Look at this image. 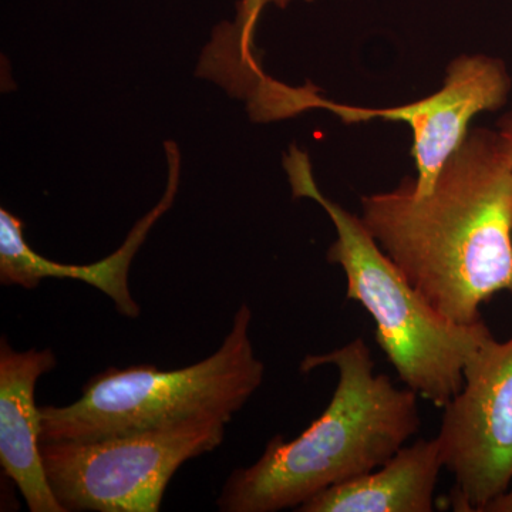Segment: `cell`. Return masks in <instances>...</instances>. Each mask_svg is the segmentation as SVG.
Wrapping results in <instances>:
<instances>
[{
	"label": "cell",
	"mask_w": 512,
	"mask_h": 512,
	"mask_svg": "<svg viewBox=\"0 0 512 512\" xmlns=\"http://www.w3.org/2000/svg\"><path fill=\"white\" fill-rule=\"evenodd\" d=\"M293 0H239L237 18L217 28L204 52L207 62L228 79L248 80L264 73L256 59L254 36L262 10L269 5L284 9ZM312 2V0H306Z\"/></svg>",
	"instance_id": "obj_11"
},
{
	"label": "cell",
	"mask_w": 512,
	"mask_h": 512,
	"mask_svg": "<svg viewBox=\"0 0 512 512\" xmlns=\"http://www.w3.org/2000/svg\"><path fill=\"white\" fill-rule=\"evenodd\" d=\"M512 80L503 60L485 55H463L448 64L439 92L414 103L389 109L343 106L315 94L312 109H325L345 121H399L412 130V157L416 190L429 192L448 158L470 133L477 114L501 109L507 103Z\"/></svg>",
	"instance_id": "obj_7"
},
{
	"label": "cell",
	"mask_w": 512,
	"mask_h": 512,
	"mask_svg": "<svg viewBox=\"0 0 512 512\" xmlns=\"http://www.w3.org/2000/svg\"><path fill=\"white\" fill-rule=\"evenodd\" d=\"M495 133L500 141L501 150L512 167V111L498 121V130Z\"/></svg>",
	"instance_id": "obj_12"
},
{
	"label": "cell",
	"mask_w": 512,
	"mask_h": 512,
	"mask_svg": "<svg viewBox=\"0 0 512 512\" xmlns=\"http://www.w3.org/2000/svg\"><path fill=\"white\" fill-rule=\"evenodd\" d=\"M228 421L192 419L89 441H42L47 480L64 511L157 512L178 468L224 443Z\"/></svg>",
	"instance_id": "obj_5"
},
{
	"label": "cell",
	"mask_w": 512,
	"mask_h": 512,
	"mask_svg": "<svg viewBox=\"0 0 512 512\" xmlns=\"http://www.w3.org/2000/svg\"><path fill=\"white\" fill-rule=\"evenodd\" d=\"M360 202L384 254L446 318L473 325L512 293V167L495 131L470 130L429 192L406 177Z\"/></svg>",
	"instance_id": "obj_1"
},
{
	"label": "cell",
	"mask_w": 512,
	"mask_h": 512,
	"mask_svg": "<svg viewBox=\"0 0 512 512\" xmlns=\"http://www.w3.org/2000/svg\"><path fill=\"white\" fill-rule=\"evenodd\" d=\"M439 440L454 511L484 512L512 484V338L488 340L444 407Z\"/></svg>",
	"instance_id": "obj_6"
},
{
	"label": "cell",
	"mask_w": 512,
	"mask_h": 512,
	"mask_svg": "<svg viewBox=\"0 0 512 512\" xmlns=\"http://www.w3.org/2000/svg\"><path fill=\"white\" fill-rule=\"evenodd\" d=\"M252 312L242 303L214 355L183 367H109L84 384L67 406H40L42 441H89L161 429L192 419L238 413L264 382L265 366L252 346Z\"/></svg>",
	"instance_id": "obj_4"
},
{
	"label": "cell",
	"mask_w": 512,
	"mask_h": 512,
	"mask_svg": "<svg viewBox=\"0 0 512 512\" xmlns=\"http://www.w3.org/2000/svg\"><path fill=\"white\" fill-rule=\"evenodd\" d=\"M487 511L512 512V484L500 498L488 507Z\"/></svg>",
	"instance_id": "obj_13"
},
{
	"label": "cell",
	"mask_w": 512,
	"mask_h": 512,
	"mask_svg": "<svg viewBox=\"0 0 512 512\" xmlns=\"http://www.w3.org/2000/svg\"><path fill=\"white\" fill-rule=\"evenodd\" d=\"M284 168L293 198L318 202L335 225L338 237L328 261L345 272L346 298L360 303L375 320L377 345L400 380L444 409L463 387L468 363L493 333L483 319L461 325L441 315L384 254L363 221L322 194L305 151L292 146Z\"/></svg>",
	"instance_id": "obj_3"
},
{
	"label": "cell",
	"mask_w": 512,
	"mask_h": 512,
	"mask_svg": "<svg viewBox=\"0 0 512 512\" xmlns=\"http://www.w3.org/2000/svg\"><path fill=\"white\" fill-rule=\"evenodd\" d=\"M56 365L52 349L18 352L5 336L0 340V464L32 512H66L43 466L42 414L35 402L37 380Z\"/></svg>",
	"instance_id": "obj_9"
},
{
	"label": "cell",
	"mask_w": 512,
	"mask_h": 512,
	"mask_svg": "<svg viewBox=\"0 0 512 512\" xmlns=\"http://www.w3.org/2000/svg\"><path fill=\"white\" fill-rule=\"evenodd\" d=\"M444 468L437 437L414 441L379 470L313 495L301 512H431Z\"/></svg>",
	"instance_id": "obj_10"
},
{
	"label": "cell",
	"mask_w": 512,
	"mask_h": 512,
	"mask_svg": "<svg viewBox=\"0 0 512 512\" xmlns=\"http://www.w3.org/2000/svg\"><path fill=\"white\" fill-rule=\"evenodd\" d=\"M167 150L168 185L164 197L146 217L134 225L123 245L113 254L90 265H69L50 261L37 254L26 242L23 235V222L0 210V282L2 285H18L25 289H36L43 279H70L99 289L109 296L116 305L117 312L127 318H137L140 306L131 296L128 288V272L138 249L146 241L154 224L170 210L180 181V151L171 141L165 143Z\"/></svg>",
	"instance_id": "obj_8"
},
{
	"label": "cell",
	"mask_w": 512,
	"mask_h": 512,
	"mask_svg": "<svg viewBox=\"0 0 512 512\" xmlns=\"http://www.w3.org/2000/svg\"><path fill=\"white\" fill-rule=\"evenodd\" d=\"M335 366L339 382L325 412L301 436H275L252 466L234 471L217 505L224 512L298 510L313 495L376 470L420 429L419 396L376 375L363 338L309 355L301 372Z\"/></svg>",
	"instance_id": "obj_2"
}]
</instances>
